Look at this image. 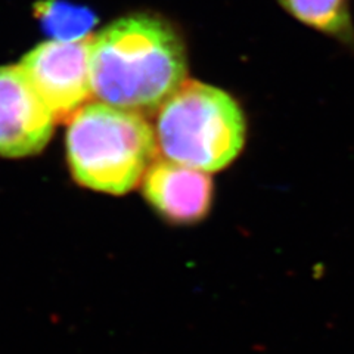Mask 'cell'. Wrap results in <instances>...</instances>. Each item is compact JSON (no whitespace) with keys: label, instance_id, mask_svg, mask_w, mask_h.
<instances>
[{"label":"cell","instance_id":"cell-1","mask_svg":"<svg viewBox=\"0 0 354 354\" xmlns=\"http://www.w3.org/2000/svg\"><path fill=\"white\" fill-rule=\"evenodd\" d=\"M91 66L99 101L152 114L186 82V49L170 22L135 14L92 39Z\"/></svg>","mask_w":354,"mask_h":354},{"label":"cell","instance_id":"cell-5","mask_svg":"<svg viewBox=\"0 0 354 354\" xmlns=\"http://www.w3.org/2000/svg\"><path fill=\"white\" fill-rule=\"evenodd\" d=\"M55 117L19 65L0 66V155L22 158L50 140Z\"/></svg>","mask_w":354,"mask_h":354},{"label":"cell","instance_id":"cell-6","mask_svg":"<svg viewBox=\"0 0 354 354\" xmlns=\"http://www.w3.org/2000/svg\"><path fill=\"white\" fill-rule=\"evenodd\" d=\"M143 196L171 223L191 225L203 220L213 201L208 173L167 158H157L143 176Z\"/></svg>","mask_w":354,"mask_h":354},{"label":"cell","instance_id":"cell-8","mask_svg":"<svg viewBox=\"0 0 354 354\" xmlns=\"http://www.w3.org/2000/svg\"><path fill=\"white\" fill-rule=\"evenodd\" d=\"M288 14L303 24L341 40L353 39L348 0H278Z\"/></svg>","mask_w":354,"mask_h":354},{"label":"cell","instance_id":"cell-4","mask_svg":"<svg viewBox=\"0 0 354 354\" xmlns=\"http://www.w3.org/2000/svg\"><path fill=\"white\" fill-rule=\"evenodd\" d=\"M91 50L92 37L79 41L50 40L22 58L19 66L55 120L71 118L95 95Z\"/></svg>","mask_w":354,"mask_h":354},{"label":"cell","instance_id":"cell-3","mask_svg":"<svg viewBox=\"0 0 354 354\" xmlns=\"http://www.w3.org/2000/svg\"><path fill=\"white\" fill-rule=\"evenodd\" d=\"M155 135L165 158L212 173L239 155L245 142V118L225 91L185 82L158 109Z\"/></svg>","mask_w":354,"mask_h":354},{"label":"cell","instance_id":"cell-2","mask_svg":"<svg viewBox=\"0 0 354 354\" xmlns=\"http://www.w3.org/2000/svg\"><path fill=\"white\" fill-rule=\"evenodd\" d=\"M158 142L143 114L88 102L70 118L66 157L74 179L97 192L123 195L157 160Z\"/></svg>","mask_w":354,"mask_h":354},{"label":"cell","instance_id":"cell-7","mask_svg":"<svg viewBox=\"0 0 354 354\" xmlns=\"http://www.w3.org/2000/svg\"><path fill=\"white\" fill-rule=\"evenodd\" d=\"M43 31L58 41H79L91 36L97 17L92 9L65 0H41L35 8Z\"/></svg>","mask_w":354,"mask_h":354}]
</instances>
